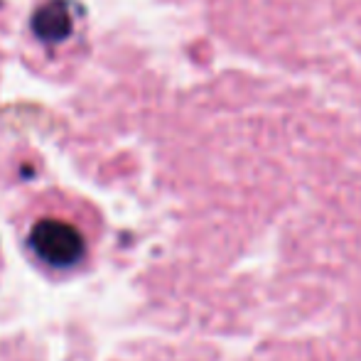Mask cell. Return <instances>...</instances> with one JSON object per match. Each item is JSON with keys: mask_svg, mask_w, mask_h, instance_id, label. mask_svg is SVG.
I'll return each mask as SVG.
<instances>
[{"mask_svg": "<svg viewBox=\"0 0 361 361\" xmlns=\"http://www.w3.org/2000/svg\"><path fill=\"white\" fill-rule=\"evenodd\" d=\"M32 248L49 266H72L84 253V241L74 226L57 219H44L32 228Z\"/></svg>", "mask_w": 361, "mask_h": 361, "instance_id": "obj_1", "label": "cell"}, {"mask_svg": "<svg viewBox=\"0 0 361 361\" xmlns=\"http://www.w3.org/2000/svg\"><path fill=\"white\" fill-rule=\"evenodd\" d=\"M69 23H72V20H69V15H67V8H64L62 3H54V5H49V8L39 10L35 27H37V32L42 35V37L59 39V37H64V35H69V30H72Z\"/></svg>", "mask_w": 361, "mask_h": 361, "instance_id": "obj_2", "label": "cell"}]
</instances>
